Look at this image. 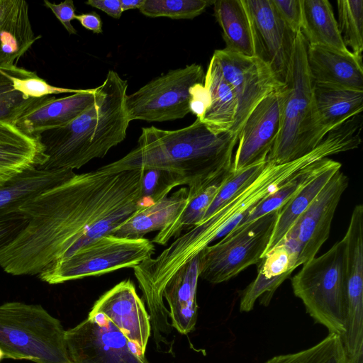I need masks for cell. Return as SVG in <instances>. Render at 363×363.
Returning a JSON list of instances; mask_svg holds the SVG:
<instances>
[{"label":"cell","instance_id":"31","mask_svg":"<svg viewBox=\"0 0 363 363\" xmlns=\"http://www.w3.org/2000/svg\"><path fill=\"white\" fill-rule=\"evenodd\" d=\"M264 363H348L340 337L329 333L307 349L274 356Z\"/></svg>","mask_w":363,"mask_h":363},{"label":"cell","instance_id":"1","mask_svg":"<svg viewBox=\"0 0 363 363\" xmlns=\"http://www.w3.org/2000/svg\"><path fill=\"white\" fill-rule=\"evenodd\" d=\"M143 170L113 171L107 164L75 174L25 202L28 222L0 250V267L11 275L39 274L112 232L143 204Z\"/></svg>","mask_w":363,"mask_h":363},{"label":"cell","instance_id":"34","mask_svg":"<svg viewBox=\"0 0 363 363\" xmlns=\"http://www.w3.org/2000/svg\"><path fill=\"white\" fill-rule=\"evenodd\" d=\"M211 0H145L139 11L145 16L193 19L214 4Z\"/></svg>","mask_w":363,"mask_h":363},{"label":"cell","instance_id":"20","mask_svg":"<svg viewBox=\"0 0 363 363\" xmlns=\"http://www.w3.org/2000/svg\"><path fill=\"white\" fill-rule=\"evenodd\" d=\"M313 96L318 121L325 135L363 109V91L313 82Z\"/></svg>","mask_w":363,"mask_h":363},{"label":"cell","instance_id":"41","mask_svg":"<svg viewBox=\"0 0 363 363\" xmlns=\"http://www.w3.org/2000/svg\"><path fill=\"white\" fill-rule=\"evenodd\" d=\"M43 3L47 8L52 11L69 34L76 35L77 33V30L71 23V21L76 17L75 6L72 0H65L60 4L45 0Z\"/></svg>","mask_w":363,"mask_h":363},{"label":"cell","instance_id":"33","mask_svg":"<svg viewBox=\"0 0 363 363\" xmlns=\"http://www.w3.org/2000/svg\"><path fill=\"white\" fill-rule=\"evenodd\" d=\"M54 95L28 99L16 91L9 75L0 69V122L15 125L23 114L51 99Z\"/></svg>","mask_w":363,"mask_h":363},{"label":"cell","instance_id":"9","mask_svg":"<svg viewBox=\"0 0 363 363\" xmlns=\"http://www.w3.org/2000/svg\"><path fill=\"white\" fill-rule=\"evenodd\" d=\"M278 211L234 228L220 241L205 247L199 254V277L220 284L259 262L273 233Z\"/></svg>","mask_w":363,"mask_h":363},{"label":"cell","instance_id":"47","mask_svg":"<svg viewBox=\"0 0 363 363\" xmlns=\"http://www.w3.org/2000/svg\"><path fill=\"white\" fill-rule=\"evenodd\" d=\"M348 363H363V350H360L357 354L349 357Z\"/></svg>","mask_w":363,"mask_h":363},{"label":"cell","instance_id":"3","mask_svg":"<svg viewBox=\"0 0 363 363\" xmlns=\"http://www.w3.org/2000/svg\"><path fill=\"white\" fill-rule=\"evenodd\" d=\"M238 135L215 133L196 118L177 130L155 126L141 128L138 145L121 159L108 164L114 171L158 169L169 172L195 191L232 169Z\"/></svg>","mask_w":363,"mask_h":363},{"label":"cell","instance_id":"17","mask_svg":"<svg viewBox=\"0 0 363 363\" xmlns=\"http://www.w3.org/2000/svg\"><path fill=\"white\" fill-rule=\"evenodd\" d=\"M47 160L38 137L23 133L13 124L0 122V186Z\"/></svg>","mask_w":363,"mask_h":363},{"label":"cell","instance_id":"13","mask_svg":"<svg viewBox=\"0 0 363 363\" xmlns=\"http://www.w3.org/2000/svg\"><path fill=\"white\" fill-rule=\"evenodd\" d=\"M213 56L237 99L235 121L230 132L238 135L255 106L284 84L277 79L267 63L256 56H246L225 48L215 50Z\"/></svg>","mask_w":363,"mask_h":363},{"label":"cell","instance_id":"42","mask_svg":"<svg viewBox=\"0 0 363 363\" xmlns=\"http://www.w3.org/2000/svg\"><path fill=\"white\" fill-rule=\"evenodd\" d=\"M191 113L201 118L210 104V96L203 84H198L191 89Z\"/></svg>","mask_w":363,"mask_h":363},{"label":"cell","instance_id":"2","mask_svg":"<svg viewBox=\"0 0 363 363\" xmlns=\"http://www.w3.org/2000/svg\"><path fill=\"white\" fill-rule=\"evenodd\" d=\"M351 132L340 128L329 133L311 152L293 161L276 164L269 162L259 176L222 207L183 235L177 237L156 258L150 260L152 272L167 282L184 264L205 247L237 227L250 211L276 191L298 170L330 155L353 150Z\"/></svg>","mask_w":363,"mask_h":363},{"label":"cell","instance_id":"27","mask_svg":"<svg viewBox=\"0 0 363 363\" xmlns=\"http://www.w3.org/2000/svg\"><path fill=\"white\" fill-rule=\"evenodd\" d=\"M345 240L346 279L347 307L358 309L363 307V206H354Z\"/></svg>","mask_w":363,"mask_h":363},{"label":"cell","instance_id":"35","mask_svg":"<svg viewBox=\"0 0 363 363\" xmlns=\"http://www.w3.org/2000/svg\"><path fill=\"white\" fill-rule=\"evenodd\" d=\"M267 162V160L260 162L239 171L231 169L208 207L202 220L211 216L232 197L252 183L264 169Z\"/></svg>","mask_w":363,"mask_h":363},{"label":"cell","instance_id":"21","mask_svg":"<svg viewBox=\"0 0 363 363\" xmlns=\"http://www.w3.org/2000/svg\"><path fill=\"white\" fill-rule=\"evenodd\" d=\"M307 62L313 82L363 91L362 60L354 55L308 44Z\"/></svg>","mask_w":363,"mask_h":363},{"label":"cell","instance_id":"12","mask_svg":"<svg viewBox=\"0 0 363 363\" xmlns=\"http://www.w3.org/2000/svg\"><path fill=\"white\" fill-rule=\"evenodd\" d=\"M348 184L347 177L337 171L280 242L296 255L297 267L314 258L328 240L335 210Z\"/></svg>","mask_w":363,"mask_h":363},{"label":"cell","instance_id":"30","mask_svg":"<svg viewBox=\"0 0 363 363\" xmlns=\"http://www.w3.org/2000/svg\"><path fill=\"white\" fill-rule=\"evenodd\" d=\"M333 161L325 157L298 170L276 191L257 204L248 216L235 228L250 223L281 208L308 182L328 168Z\"/></svg>","mask_w":363,"mask_h":363},{"label":"cell","instance_id":"32","mask_svg":"<svg viewBox=\"0 0 363 363\" xmlns=\"http://www.w3.org/2000/svg\"><path fill=\"white\" fill-rule=\"evenodd\" d=\"M338 27L346 47L362 60L363 1L338 0L337 1Z\"/></svg>","mask_w":363,"mask_h":363},{"label":"cell","instance_id":"36","mask_svg":"<svg viewBox=\"0 0 363 363\" xmlns=\"http://www.w3.org/2000/svg\"><path fill=\"white\" fill-rule=\"evenodd\" d=\"M10 77L14 89L28 99H38L63 93H77L81 89L57 87L39 77L35 72L29 71L17 65L4 69Z\"/></svg>","mask_w":363,"mask_h":363},{"label":"cell","instance_id":"38","mask_svg":"<svg viewBox=\"0 0 363 363\" xmlns=\"http://www.w3.org/2000/svg\"><path fill=\"white\" fill-rule=\"evenodd\" d=\"M178 186H180L179 180L168 172L158 169H143L141 196L143 200L149 199L150 203L166 197Z\"/></svg>","mask_w":363,"mask_h":363},{"label":"cell","instance_id":"26","mask_svg":"<svg viewBox=\"0 0 363 363\" xmlns=\"http://www.w3.org/2000/svg\"><path fill=\"white\" fill-rule=\"evenodd\" d=\"M214 16L222 29L225 49L255 56L253 31L245 0H216Z\"/></svg>","mask_w":363,"mask_h":363},{"label":"cell","instance_id":"14","mask_svg":"<svg viewBox=\"0 0 363 363\" xmlns=\"http://www.w3.org/2000/svg\"><path fill=\"white\" fill-rule=\"evenodd\" d=\"M284 96V86L263 99L247 118L238 135L233 171L267 160L280 130Z\"/></svg>","mask_w":363,"mask_h":363},{"label":"cell","instance_id":"23","mask_svg":"<svg viewBox=\"0 0 363 363\" xmlns=\"http://www.w3.org/2000/svg\"><path fill=\"white\" fill-rule=\"evenodd\" d=\"M75 174L71 169L33 168L0 186V220L19 212L21 206L28 200L67 181Z\"/></svg>","mask_w":363,"mask_h":363},{"label":"cell","instance_id":"5","mask_svg":"<svg viewBox=\"0 0 363 363\" xmlns=\"http://www.w3.org/2000/svg\"><path fill=\"white\" fill-rule=\"evenodd\" d=\"M307 45L301 32L297 33L284 82L280 130L267 159L276 164L303 157L326 136L320 127L315 111L313 81L307 62Z\"/></svg>","mask_w":363,"mask_h":363},{"label":"cell","instance_id":"19","mask_svg":"<svg viewBox=\"0 0 363 363\" xmlns=\"http://www.w3.org/2000/svg\"><path fill=\"white\" fill-rule=\"evenodd\" d=\"M95 89H81L62 98H55L21 116L15 125L23 133L38 137L49 129L64 125L86 110L95 101Z\"/></svg>","mask_w":363,"mask_h":363},{"label":"cell","instance_id":"28","mask_svg":"<svg viewBox=\"0 0 363 363\" xmlns=\"http://www.w3.org/2000/svg\"><path fill=\"white\" fill-rule=\"evenodd\" d=\"M341 163L334 160L328 168L308 182L279 208L277 222L264 255L281 241L333 175L341 169Z\"/></svg>","mask_w":363,"mask_h":363},{"label":"cell","instance_id":"18","mask_svg":"<svg viewBox=\"0 0 363 363\" xmlns=\"http://www.w3.org/2000/svg\"><path fill=\"white\" fill-rule=\"evenodd\" d=\"M199 278L198 255L172 276L164 290L163 297L169 306L171 325L182 335L194 331L196 327Z\"/></svg>","mask_w":363,"mask_h":363},{"label":"cell","instance_id":"46","mask_svg":"<svg viewBox=\"0 0 363 363\" xmlns=\"http://www.w3.org/2000/svg\"><path fill=\"white\" fill-rule=\"evenodd\" d=\"M145 0H121L123 11L130 9H140Z\"/></svg>","mask_w":363,"mask_h":363},{"label":"cell","instance_id":"39","mask_svg":"<svg viewBox=\"0 0 363 363\" xmlns=\"http://www.w3.org/2000/svg\"><path fill=\"white\" fill-rule=\"evenodd\" d=\"M286 26L294 34L301 32L303 0H271Z\"/></svg>","mask_w":363,"mask_h":363},{"label":"cell","instance_id":"7","mask_svg":"<svg viewBox=\"0 0 363 363\" xmlns=\"http://www.w3.org/2000/svg\"><path fill=\"white\" fill-rule=\"evenodd\" d=\"M345 255L342 238L323 255L303 264L291 279L293 292L306 312L329 333L340 337L345 333L347 306Z\"/></svg>","mask_w":363,"mask_h":363},{"label":"cell","instance_id":"44","mask_svg":"<svg viewBox=\"0 0 363 363\" xmlns=\"http://www.w3.org/2000/svg\"><path fill=\"white\" fill-rule=\"evenodd\" d=\"M75 19L79 21L84 28L95 34H100L103 32L101 18L95 11L76 15Z\"/></svg>","mask_w":363,"mask_h":363},{"label":"cell","instance_id":"11","mask_svg":"<svg viewBox=\"0 0 363 363\" xmlns=\"http://www.w3.org/2000/svg\"><path fill=\"white\" fill-rule=\"evenodd\" d=\"M72 363H149L137 347L104 314L90 313L66 330Z\"/></svg>","mask_w":363,"mask_h":363},{"label":"cell","instance_id":"24","mask_svg":"<svg viewBox=\"0 0 363 363\" xmlns=\"http://www.w3.org/2000/svg\"><path fill=\"white\" fill-rule=\"evenodd\" d=\"M203 84L209 93L210 104L198 119L215 133L230 132L235 121L237 99L213 56L205 74Z\"/></svg>","mask_w":363,"mask_h":363},{"label":"cell","instance_id":"37","mask_svg":"<svg viewBox=\"0 0 363 363\" xmlns=\"http://www.w3.org/2000/svg\"><path fill=\"white\" fill-rule=\"evenodd\" d=\"M296 261V255L285 244L280 242L262 257L257 276L266 280H286L297 268Z\"/></svg>","mask_w":363,"mask_h":363},{"label":"cell","instance_id":"10","mask_svg":"<svg viewBox=\"0 0 363 363\" xmlns=\"http://www.w3.org/2000/svg\"><path fill=\"white\" fill-rule=\"evenodd\" d=\"M201 65L192 63L154 78L138 90L127 94L128 119L163 122L183 118L191 112V89L203 84Z\"/></svg>","mask_w":363,"mask_h":363},{"label":"cell","instance_id":"48","mask_svg":"<svg viewBox=\"0 0 363 363\" xmlns=\"http://www.w3.org/2000/svg\"><path fill=\"white\" fill-rule=\"evenodd\" d=\"M2 358H4V356H3V354L0 351V359H2Z\"/></svg>","mask_w":363,"mask_h":363},{"label":"cell","instance_id":"43","mask_svg":"<svg viewBox=\"0 0 363 363\" xmlns=\"http://www.w3.org/2000/svg\"><path fill=\"white\" fill-rule=\"evenodd\" d=\"M85 4L104 11L116 19H119L123 12L121 0H88Z\"/></svg>","mask_w":363,"mask_h":363},{"label":"cell","instance_id":"15","mask_svg":"<svg viewBox=\"0 0 363 363\" xmlns=\"http://www.w3.org/2000/svg\"><path fill=\"white\" fill-rule=\"evenodd\" d=\"M253 31L255 56L284 84L296 34L276 11L271 0H245Z\"/></svg>","mask_w":363,"mask_h":363},{"label":"cell","instance_id":"40","mask_svg":"<svg viewBox=\"0 0 363 363\" xmlns=\"http://www.w3.org/2000/svg\"><path fill=\"white\" fill-rule=\"evenodd\" d=\"M27 222V217L21 212L13 213L0 220V250L18 235Z\"/></svg>","mask_w":363,"mask_h":363},{"label":"cell","instance_id":"29","mask_svg":"<svg viewBox=\"0 0 363 363\" xmlns=\"http://www.w3.org/2000/svg\"><path fill=\"white\" fill-rule=\"evenodd\" d=\"M230 170L195 191H188V200L183 211L172 223L160 230L152 242L166 245L171 239L177 238L183 232L199 224Z\"/></svg>","mask_w":363,"mask_h":363},{"label":"cell","instance_id":"25","mask_svg":"<svg viewBox=\"0 0 363 363\" xmlns=\"http://www.w3.org/2000/svg\"><path fill=\"white\" fill-rule=\"evenodd\" d=\"M301 33L308 45L353 55L343 42L333 7L328 0H303Z\"/></svg>","mask_w":363,"mask_h":363},{"label":"cell","instance_id":"22","mask_svg":"<svg viewBox=\"0 0 363 363\" xmlns=\"http://www.w3.org/2000/svg\"><path fill=\"white\" fill-rule=\"evenodd\" d=\"M187 200L188 188L182 187L157 201L143 205L111 234L121 238H141L148 233L160 231L178 216Z\"/></svg>","mask_w":363,"mask_h":363},{"label":"cell","instance_id":"8","mask_svg":"<svg viewBox=\"0 0 363 363\" xmlns=\"http://www.w3.org/2000/svg\"><path fill=\"white\" fill-rule=\"evenodd\" d=\"M147 238H127L108 234L82 247L71 257L46 267L39 279L50 284L100 276L123 268H134L155 254Z\"/></svg>","mask_w":363,"mask_h":363},{"label":"cell","instance_id":"45","mask_svg":"<svg viewBox=\"0 0 363 363\" xmlns=\"http://www.w3.org/2000/svg\"><path fill=\"white\" fill-rule=\"evenodd\" d=\"M16 2V0H0V43L3 38L5 23Z\"/></svg>","mask_w":363,"mask_h":363},{"label":"cell","instance_id":"6","mask_svg":"<svg viewBox=\"0 0 363 363\" xmlns=\"http://www.w3.org/2000/svg\"><path fill=\"white\" fill-rule=\"evenodd\" d=\"M66 330L42 306L10 301L0 305V351L4 358L35 363H72Z\"/></svg>","mask_w":363,"mask_h":363},{"label":"cell","instance_id":"4","mask_svg":"<svg viewBox=\"0 0 363 363\" xmlns=\"http://www.w3.org/2000/svg\"><path fill=\"white\" fill-rule=\"evenodd\" d=\"M128 81L108 70L95 88L93 104L69 123L47 130L38 138L48 160L43 169H79L103 158L126 137L130 121L125 109Z\"/></svg>","mask_w":363,"mask_h":363},{"label":"cell","instance_id":"16","mask_svg":"<svg viewBox=\"0 0 363 363\" xmlns=\"http://www.w3.org/2000/svg\"><path fill=\"white\" fill-rule=\"evenodd\" d=\"M90 313L105 315L143 354L151 335L149 313L130 280H124L104 293Z\"/></svg>","mask_w":363,"mask_h":363}]
</instances>
